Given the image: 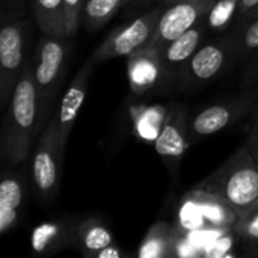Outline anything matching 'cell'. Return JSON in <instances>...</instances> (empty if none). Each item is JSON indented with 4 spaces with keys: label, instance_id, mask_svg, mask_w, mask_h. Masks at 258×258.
Wrapping results in <instances>:
<instances>
[{
    "label": "cell",
    "instance_id": "6da1fadb",
    "mask_svg": "<svg viewBox=\"0 0 258 258\" xmlns=\"http://www.w3.org/2000/svg\"><path fill=\"white\" fill-rule=\"evenodd\" d=\"M39 133V100L32 63H27L15 85L3 119L0 153L6 163L18 165L30 153L33 136Z\"/></svg>",
    "mask_w": 258,
    "mask_h": 258
},
{
    "label": "cell",
    "instance_id": "7a4b0ae2",
    "mask_svg": "<svg viewBox=\"0 0 258 258\" xmlns=\"http://www.w3.org/2000/svg\"><path fill=\"white\" fill-rule=\"evenodd\" d=\"M197 187L216 194L237 213V218L243 216L258 203L257 160L243 145Z\"/></svg>",
    "mask_w": 258,
    "mask_h": 258
},
{
    "label": "cell",
    "instance_id": "3957f363",
    "mask_svg": "<svg viewBox=\"0 0 258 258\" xmlns=\"http://www.w3.org/2000/svg\"><path fill=\"white\" fill-rule=\"evenodd\" d=\"M68 57V38L42 33L38 42L33 76L39 100V130L47 119L53 100L62 83Z\"/></svg>",
    "mask_w": 258,
    "mask_h": 258
},
{
    "label": "cell",
    "instance_id": "277c9868",
    "mask_svg": "<svg viewBox=\"0 0 258 258\" xmlns=\"http://www.w3.org/2000/svg\"><path fill=\"white\" fill-rule=\"evenodd\" d=\"M63 151L65 148L59 142L57 124L54 118H51L38 139L32 162L33 186L44 203L54 201L59 194Z\"/></svg>",
    "mask_w": 258,
    "mask_h": 258
},
{
    "label": "cell",
    "instance_id": "5b68a950",
    "mask_svg": "<svg viewBox=\"0 0 258 258\" xmlns=\"http://www.w3.org/2000/svg\"><path fill=\"white\" fill-rule=\"evenodd\" d=\"M165 8L157 6L145 12L144 15L138 17L127 26H122L116 30H113L104 42L92 53L89 60L94 65H100L109 59L128 56L135 53L136 50H141L151 44L159 18L162 15Z\"/></svg>",
    "mask_w": 258,
    "mask_h": 258
},
{
    "label": "cell",
    "instance_id": "8992f818",
    "mask_svg": "<svg viewBox=\"0 0 258 258\" xmlns=\"http://www.w3.org/2000/svg\"><path fill=\"white\" fill-rule=\"evenodd\" d=\"M24 24L18 20L5 21L0 30V106L5 109L23 71Z\"/></svg>",
    "mask_w": 258,
    "mask_h": 258
},
{
    "label": "cell",
    "instance_id": "52a82bcc",
    "mask_svg": "<svg viewBox=\"0 0 258 258\" xmlns=\"http://www.w3.org/2000/svg\"><path fill=\"white\" fill-rule=\"evenodd\" d=\"M215 2L216 0H186L165 8L151 44L162 51L171 41L197 26L200 20L207 15Z\"/></svg>",
    "mask_w": 258,
    "mask_h": 258
},
{
    "label": "cell",
    "instance_id": "ba28073f",
    "mask_svg": "<svg viewBox=\"0 0 258 258\" xmlns=\"http://www.w3.org/2000/svg\"><path fill=\"white\" fill-rule=\"evenodd\" d=\"M189 144V122L186 110L175 104L172 106L165 118L162 130L154 141V148L163 162L177 171Z\"/></svg>",
    "mask_w": 258,
    "mask_h": 258
},
{
    "label": "cell",
    "instance_id": "9c48e42d",
    "mask_svg": "<svg viewBox=\"0 0 258 258\" xmlns=\"http://www.w3.org/2000/svg\"><path fill=\"white\" fill-rule=\"evenodd\" d=\"M94 67L95 65L89 59L80 67V70L74 76L70 88L63 94L56 115L53 116L56 124H57L59 142L63 148H65V144L70 138V133L76 124V119H77V116L83 107V103H85V98L88 94V85H89L91 73H92Z\"/></svg>",
    "mask_w": 258,
    "mask_h": 258
},
{
    "label": "cell",
    "instance_id": "30bf717a",
    "mask_svg": "<svg viewBox=\"0 0 258 258\" xmlns=\"http://www.w3.org/2000/svg\"><path fill=\"white\" fill-rule=\"evenodd\" d=\"M166 73L162 60V51L153 44L136 50L127 56V74L132 92L142 95L153 89L162 74Z\"/></svg>",
    "mask_w": 258,
    "mask_h": 258
},
{
    "label": "cell",
    "instance_id": "8fae6325",
    "mask_svg": "<svg viewBox=\"0 0 258 258\" xmlns=\"http://www.w3.org/2000/svg\"><path fill=\"white\" fill-rule=\"evenodd\" d=\"M246 107L248 103L242 100L236 103H219L203 109L189 124V144L221 132L228 124H231Z\"/></svg>",
    "mask_w": 258,
    "mask_h": 258
},
{
    "label": "cell",
    "instance_id": "7c38bea8",
    "mask_svg": "<svg viewBox=\"0 0 258 258\" xmlns=\"http://www.w3.org/2000/svg\"><path fill=\"white\" fill-rule=\"evenodd\" d=\"M77 243V224L74 222H44L32 233V248L36 254H54L70 245Z\"/></svg>",
    "mask_w": 258,
    "mask_h": 258
},
{
    "label": "cell",
    "instance_id": "4fadbf2b",
    "mask_svg": "<svg viewBox=\"0 0 258 258\" xmlns=\"http://www.w3.org/2000/svg\"><path fill=\"white\" fill-rule=\"evenodd\" d=\"M189 194L197 203L209 230H228L234 227L237 213L221 197L200 187L189 190Z\"/></svg>",
    "mask_w": 258,
    "mask_h": 258
},
{
    "label": "cell",
    "instance_id": "5bb4252c",
    "mask_svg": "<svg viewBox=\"0 0 258 258\" xmlns=\"http://www.w3.org/2000/svg\"><path fill=\"white\" fill-rule=\"evenodd\" d=\"M204 35V27L198 23L187 32H184L181 36L171 41L163 50H162V60L165 71H178L181 67L187 65L190 57L198 50L201 39Z\"/></svg>",
    "mask_w": 258,
    "mask_h": 258
},
{
    "label": "cell",
    "instance_id": "9a60e30c",
    "mask_svg": "<svg viewBox=\"0 0 258 258\" xmlns=\"http://www.w3.org/2000/svg\"><path fill=\"white\" fill-rule=\"evenodd\" d=\"M178 236L180 231L177 230V227H172L163 221L156 222L145 234L138 255L139 258L175 257Z\"/></svg>",
    "mask_w": 258,
    "mask_h": 258
},
{
    "label": "cell",
    "instance_id": "2e32d148",
    "mask_svg": "<svg viewBox=\"0 0 258 258\" xmlns=\"http://www.w3.org/2000/svg\"><path fill=\"white\" fill-rule=\"evenodd\" d=\"M225 48L218 42L203 45L187 62L189 77L195 82H207L213 79L225 63Z\"/></svg>",
    "mask_w": 258,
    "mask_h": 258
},
{
    "label": "cell",
    "instance_id": "e0dca14e",
    "mask_svg": "<svg viewBox=\"0 0 258 258\" xmlns=\"http://www.w3.org/2000/svg\"><path fill=\"white\" fill-rule=\"evenodd\" d=\"M23 203V187L17 175L6 174L0 183V234L12 230L18 221Z\"/></svg>",
    "mask_w": 258,
    "mask_h": 258
},
{
    "label": "cell",
    "instance_id": "ac0fdd59",
    "mask_svg": "<svg viewBox=\"0 0 258 258\" xmlns=\"http://www.w3.org/2000/svg\"><path fill=\"white\" fill-rule=\"evenodd\" d=\"M113 245V237L109 228L97 218H88L77 224L76 246L86 257H95L101 249Z\"/></svg>",
    "mask_w": 258,
    "mask_h": 258
},
{
    "label": "cell",
    "instance_id": "d6986e66",
    "mask_svg": "<svg viewBox=\"0 0 258 258\" xmlns=\"http://www.w3.org/2000/svg\"><path fill=\"white\" fill-rule=\"evenodd\" d=\"M33 17L42 33L51 36H65L63 0H33Z\"/></svg>",
    "mask_w": 258,
    "mask_h": 258
},
{
    "label": "cell",
    "instance_id": "ffe728a7",
    "mask_svg": "<svg viewBox=\"0 0 258 258\" xmlns=\"http://www.w3.org/2000/svg\"><path fill=\"white\" fill-rule=\"evenodd\" d=\"M130 0H85L82 20L89 30L103 27Z\"/></svg>",
    "mask_w": 258,
    "mask_h": 258
},
{
    "label": "cell",
    "instance_id": "44dd1931",
    "mask_svg": "<svg viewBox=\"0 0 258 258\" xmlns=\"http://www.w3.org/2000/svg\"><path fill=\"white\" fill-rule=\"evenodd\" d=\"M168 110L162 106L144 107L135 112V130L141 139L156 141L165 122Z\"/></svg>",
    "mask_w": 258,
    "mask_h": 258
},
{
    "label": "cell",
    "instance_id": "7402d4cb",
    "mask_svg": "<svg viewBox=\"0 0 258 258\" xmlns=\"http://www.w3.org/2000/svg\"><path fill=\"white\" fill-rule=\"evenodd\" d=\"M239 2L240 0H216L207 12V26L215 32L224 30L237 14Z\"/></svg>",
    "mask_w": 258,
    "mask_h": 258
},
{
    "label": "cell",
    "instance_id": "603a6c76",
    "mask_svg": "<svg viewBox=\"0 0 258 258\" xmlns=\"http://www.w3.org/2000/svg\"><path fill=\"white\" fill-rule=\"evenodd\" d=\"M233 230V228H231ZM231 230L224 231L221 236H218L213 242L204 246L203 249V257L209 258H224L233 257L234 254L231 252L234 248V239Z\"/></svg>",
    "mask_w": 258,
    "mask_h": 258
},
{
    "label": "cell",
    "instance_id": "cb8c5ba5",
    "mask_svg": "<svg viewBox=\"0 0 258 258\" xmlns=\"http://www.w3.org/2000/svg\"><path fill=\"white\" fill-rule=\"evenodd\" d=\"M85 0H63V18H65V36L71 38L79 29L82 20Z\"/></svg>",
    "mask_w": 258,
    "mask_h": 258
},
{
    "label": "cell",
    "instance_id": "d4e9b609",
    "mask_svg": "<svg viewBox=\"0 0 258 258\" xmlns=\"http://www.w3.org/2000/svg\"><path fill=\"white\" fill-rule=\"evenodd\" d=\"M233 230L242 239L258 240V209H252L243 216H239Z\"/></svg>",
    "mask_w": 258,
    "mask_h": 258
},
{
    "label": "cell",
    "instance_id": "484cf974",
    "mask_svg": "<svg viewBox=\"0 0 258 258\" xmlns=\"http://www.w3.org/2000/svg\"><path fill=\"white\" fill-rule=\"evenodd\" d=\"M242 45L246 50H257L258 48V17L246 27L242 36Z\"/></svg>",
    "mask_w": 258,
    "mask_h": 258
},
{
    "label": "cell",
    "instance_id": "4316f807",
    "mask_svg": "<svg viewBox=\"0 0 258 258\" xmlns=\"http://www.w3.org/2000/svg\"><path fill=\"white\" fill-rule=\"evenodd\" d=\"M246 147L249 148V151L252 153L254 159L258 163V121L252 125L249 135H248V141H246Z\"/></svg>",
    "mask_w": 258,
    "mask_h": 258
},
{
    "label": "cell",
    "instance_id": "83f0119b",
    "mask_svg": "<svg viewBox=\"0 0 258 258\" xmlns=\"http://www.w3.org/2000/svg\"><path fill=\"white\" fill-rule=\"evenodd\" d=\"M124 257V252L113 243V245H110V246H107V248H104V249H101L95 258H121Z\"/></svg>",
    "mask_w": 258,
    "mask_h": 258
},
{
    "label": "cell",
    "instance_id": "f1b7e54d",
    "mask_svg": "<svg viewBox=\"0 0 258 258\" xmlns=\"http://www.w3.org/2000/svg\"><path fill=\"white\" fill-rule=\"evenodd\" d=\"M257 6L258 0H240L239 2V9H237V15L239 17H245L246 14H249Z\"/></svg>",
    "mask_w": 258,
    "mask_h": 258
},
{
    "label": "cell",
    "instance_id": "f546056e",
    "mask_svg": "<svg viewBox=\"0 0 258 258\" xmlns=\"http://www.w3.org/2000/svg\"><path fill=\"white\" fill-rule=\"evenodd\" d=\"M130 2H133L136 5H142V3H147V2H151V0H130Z\"/></svg>",
    "mask_w": 258,
    "mask_h": 258
},
{
    "label": "cell",
    "instance_id": "4dcf8cb0",
    "mask_svg": "<svg viewBox=\"0 0 258 258\" xmlns=\"http://www.w3.org/2000/svg\"><path fill=\"white\" fill-rule=\"evenodd\" d=\"M177 2H186V0H165V3H168V5H172V3H177Z\"/></svg>",
    "mask_w": 258,
    "mask_h": 258
},
{
    "label": "cell",
    "instance_id": "1f68e13d",
    "mask_svg": "<svg viewBox=\"0 0 258 258\" xmlns=\"http://www.w3.org/2000/svg\"><path fill=\"white\" fill-rule=\"evenodd\" d=\"M251 12H252V17H258V6L255 8V9H252Z\"/></svg>",
    "mask_w": 258,
    "mask_h": 258
},
{
    "label": "cell",
    "instance_id": "d6a6232c",
    "mask_svg": "<svg viewBox=\"0 0 258 258\" xmlns=\"http://www.w3.org/2000/svg\"><path fill=\"white\" fill-rule=\"evenodd\" d=\"M254 209H258V203H257V206H255V207H254Z\"/></svg>",
    "mask_w": 258,
    "mask_h": 258
}]
</instances>
